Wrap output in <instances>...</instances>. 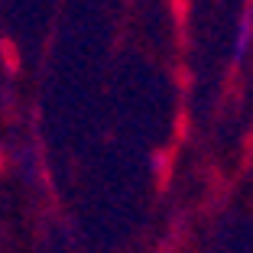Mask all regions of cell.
Segmentation results:
<instances>
[{"instance_id":"6da1fadb","label":"cell","mask_w":253,"mask_h":253,"mask_svg":"<svg viewBox=\"0 0 253 253\" xmlns=\"http://www.w3.org/2000/svg\"><path fill=\"white\" fill-rule=\"evenodd\" d=\"M247 39H250V16H244V23H240V36H237V55H244V49H247Z\"/></svg>"}]
</instances>
